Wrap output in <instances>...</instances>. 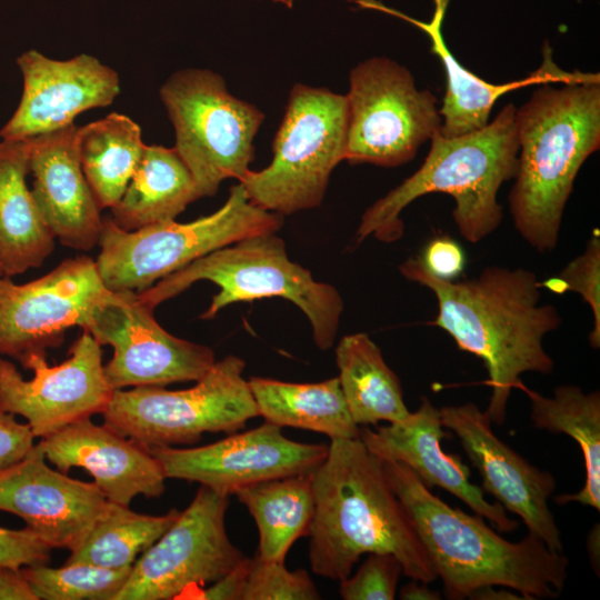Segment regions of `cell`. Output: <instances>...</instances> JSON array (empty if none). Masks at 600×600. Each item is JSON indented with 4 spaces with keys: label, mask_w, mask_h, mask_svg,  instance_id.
<instances>
[{
    "label": "cell",
    "mask_w": 600,
    "mask_h": 600,
    "mask_svg": "<svg viewBox=\"0 0 600 600\" xmlns=\"http://www.w3.org/2000/svg\"><path fill=\"white\" fill-rule=\"evenodd\" d=\"M408 280L434 294L438 313L431 324L446 331L460 350L480 358L492 390L486 410L491 422L502 424L513 388L526 372L550 374L554 361L543 338L559 329L554 306L540 303V282L534 272L490 266L476 278L453 281L431 274L419 257L400 264Z\"/></svg>",
    "instance_id": "obj_1"
},
{
    "label": "cell",
    "mask_w": 600,
    "mask_h": 600,
    "mask_svg": "<svg viewBox=\"0 0 600 600\" xmlns=\"http://www.w3.org/2000/svg\"><path fill=\"white\" fill-rule=\"evenodd\" d=\"M314 516L309 541L313 573L340 581L364 553L388 552L403 574L438 579L414 526L391 489L383 461L357 439H333L312 472Z\"/></svg>",
    "instance_id": "obj_2"
},
{
    "label": "cell",
    "mask_w": 600,
    "mask_h": 600,
    "mask_svg": "<svg viewBox=\"0 0 600 600\" xmlns=\"http://www.w3.org/2000/svg\"><path fill=\"white\" fill-rule=\"evenodd\" d=\"M387 480L407 510L447 599L462 600L494 586L518 591L526 600L557 598L568 578L569 560L537 536L503 539L476 514L452 508L407 466L383 461Z\"/></svg>",
    "instance_id": "obj_3"
},
{
    "label": "cell",
    "mask_w": 600,
    "mask_h": 600,
    "mask_svg": "<svg viewBox=\"0 0 600 600\" xmlns=\"http://www.w3.org/2000/svg\"><path fill=\"white\" fill-rule=\"evenodd\" d=\"M544 83L516 109L518 157L509 207L514 229L539 252L552 251L578 172L600 147V78Z\"/></svg>",
    "instance_id": "obj_4"
},
{
    "label": "cell",
    "mask_w": 600,
    "mask_h": 600,
    "mask_svg": "<svg viewBox=\"0 0 600 600\" xmlns=\"http://www.w3.org/2000/svg\"><path fill=\"white\" fill-rule=\"evenodd\" d=\"M516 107L504 106L483 128L456 137L440 131L420 168L361 216L359 244L368 237L393 242L403 234L401 212L418 198L447 193L454 200L453 221L467 241L477 243L494 232L503 217L498 192L514 176L518 157Z\"/></svg>",
    "instance_id": "obj_5"
},
{
    "label": "cell",
    "mask_w": 600,
    "mask_h": 600,
    "mask_svg": "<svg viewBox=\"0 0 600 600\" xmlns=\"http://www.w3.org/2000/svg\"><path fill=\"white\" fill-rule=\"evenodd\" d=\"M200 280L219 287L202 319H212L234 302L281 297L307 316L319 349H330L334 343L343 311L340 293L331 284L316 281L309 270L291 261L276 232L251 236L211 251L138 294L154 309Z\"/></svg>",
    "instance_id": "obj_6"
},
{
    "label": "cell",
    "mask_w": 600,
    "mask_h": 600,
    "mask_svg": "<svg viewBox=\"0 0 600 600\" xmlns=\"http://www.w3.org/2000/svg\"><path fill=\"white\" fill-rule=\"evenodd\" d=\"M282 223V216L253 204L238 182L218 210L190 222L171 220L127 231L104 217L96 263L110 291L141 292L211 251L277 232Z\"/></svg>",
    "instance_id": "obj_7"
},
{
    "label": "cell",
    "mask_w": 600,
    "mask_h": 600,
    "mask_svg": "<svg viewBox=\"0 0 600 600\" xmlns=\"http://www.w3.org/2000/svg\"><path fill=\"white\" fill-rule=\"evenodd\" d=\"M346 94L296 83L272 142V160L239 181L256 206L280 216L321 204L333 169L344 160Z\"/></svg>",
    "instance_id": "obj_8"
},
{
    "label": "cell",
    "mask_w": 600,
    "mask_h": 600,
    "mask_svg": "<svg viewBox=\"0 0 600 600\" xmlns=\"http://www.w3.org/2000/svg\"><path fill=\"white\" fill-rule=\"evenodd\" d=\"M174 129V149L188 167L200 198L214 196L227 179L251 170L253 140L264 121L254 104L234 97L209 69L187 68L159 90Z\"/></svg>",
    "instance_id": "obj_9"
},
{
    "label": "cell",
    "mask_w": 600,
    "mask_h": 600,
    "mask_svg": "<svg viewBox=\"0 0 600 600\" xmlns=\"http://www.w3.org/2000/svg\"><path fill=\"white\" fill-rule=\"evenodd\" d=\"M244 367V360L229 354L189 389L113 390L101 413L104 424L147 450L194 444L206 432H237L259 417Z\"/></svg>",
    "instance_id": "obj_10"
},
{
    "label": "cell",
    "mask_w": 600,
    "mask_h": 600,
    "mask_svg": "<svg viewBox=\"0 0 600 600\" xmlns=\"http://www.w3.org/2000/svg\"><path fill=\"white\" fill-rule=\"evenodd\" d=\"M344 160L392 168L412 160L441 128L438 99L387 57L368 58L349 73Z\"/></svg>",
    "instance_id": "obj_11"
},
{
    "label": "cell",
    "mask_w": 600,
    "mask_h": 600,
    "mask_svg": "<svg viewBox=\"0 0 600 600\" xmlns=\"http://www.w3.org/2000/svg\"><path fill=\"white\" fill-rule=\"evenodd\" d=\"M229 494L201 486L170 528L131 567L114 600H171L217 581L246 556L228 537Z\"/></svg>",
    "instance_id": "obj_12"
},
{
    "label": "cell",
    "mask_w": 600,
    "mask_h": 600,
    "mask_svg": "<svg viewBox=\"0 0 600 600\" xmlns=\"http://www.w3.org/2000/svg\"><path fill=\"white\" fill-rule=\"evenodd\" d=\"M153 310L132 290H109L91 309L82 329L112 347L103 371L113 390L196 382L214 364L211 348L169 333Z\"/></svg>",
    "instance_id": "obj_13"
},
{
    "label": "cell",
    "mask_w": 600,
    "mask_h": 600,
    "mask_svg": "<svg viewBox=\"0 0 600 600\" xmlns=\"http://www.w3.org/2000/svg\"><path fill=\"white\" fill-rule=\"evenodd\" d=\"M96 260L64 259L44 276L14 283L0 276V357L21 363L47 353L69 328H82L91 309L107 294Z\"/></svg>",
    "instance_id": "obj_14"
},
{
    "label": "cell",
    "mask_w": 600,
    "mask_h": 600,
    "mask_svg": "<svg viewBox=\"0 0 600 600\" xmlns=\"http://www.w3.org/2000/svg\"><path fill=\"white\" fill-rule=\"evenodd\" d=\"M69 353L53 367L47 353L31 356L22 366L33 371L29 380L0 357V412L23 417L36 438L102 413L113 393L104 376L101 346L87 330Z\"/></svg>",
    "instance_id": "obj_15"
},
{
    "label": "cell",
    "mask_w": 600,
    "mask_h": 600,
    "mask_svg": "<svg viewBox=\"0 0 600 600\" xmlns=\"http://www.w3.org/2000/svg\"><path fill=\"white\" fill-rule=\"evenodd\" d=\"M148 451L167 479L198 482L230 496L261 481L312 472L327 457L328 446L293 441L280 427L264 421L207 446Z\"/></svg>",
    "instance_id": "obj_16"
},
{
    "label": "cell",
    "mask_w": 600,
    "mask_h": 600,
    "mask_svg": "<svg viewBox=\"0 0 600 600\" xmlns=\"http://www.w3.org/2000/svg\"><path fill=\"white\" fill-rule=\"evenodd\" d=\"M444 428L460 440L478 470L481 489L507 510L516 513L528 531L551 550L562 551L561 532L548 500L556 489L554 477L501 441L492 431L490 417L473 402L440 408Z\"/></svg>",
    "instance_id": "obj_17"
},
{
    "label": "cell",
    "mask_w": 600,
    "mask_h": 600,
    "mask_svg": "<svg viewBox=\"0 0 600 600\" xmlns=\"http://www.w3.org/2000/svg\"><path fill=\"white\" fill-rule=\"evenodd\" d=\"M23 79L19 104L0 129L3 140H22L73 123L92 108L110 106L120 93L116 70L87 53L54 60L34 49L17 58Z\"/></svg>",
    "instance_id": "obj_18"
},
{
    "label": "cell",
    "mask_w": 600,
    "mask_h": 600,
    "mask_svg": "<svg viewBox=\"0 0 600 600\" xmlns=\"http://www.w3.org/2000/svg\"><path fill=\"white\" fill-rule=\"evenodd\" d=\"M108 504L94 482L51 469L38 444L0 472V510L21 518L52 549L79 546Z\"/></svg>",
    "instance_id": "obj_19"
},
{
    "label": "cell",
    "mask_w": 600,
    "mask_h": 600,
    "mask_svg": "<svg viewBox=\"0 0 600 600\" xmlns=\"http://www.w3.org/2000/svg\"><path fill=\"white\" fill-rule=\"evenodd\" d=\"M443 431L440 409L428 398L403 420L372 430L360 428L359 439L382 461L400 462L410 468L429 489L440 487L471 510L488 519L499 532H511L518 522L507 516L498 502H489L481 487L470 481V469L458 456L448 454L441 441Z\"/></svg>",
    "instance_id": "obj_20"
},
{
    "label": "cell",
    "mask_w": 600,
    "mask_h": 600,
    "mask_svg": "<svg viewBox=\"0 0 600 600\" xmlns=\"http://www.w3.org/2000/svg\"><path fill=\"white\" fill-rule=\"evenodd\" d=\"M360 9L379 11L401 19L424 32L431 42V52L441 61L447 79L446 93L439 108L440 133L456 137L483 128L489 122L491 110L506 93L544 83H572L599 79V73L562 70L552 59V49L544 43L543 60L539 69L528 77L506 83L487 82L462 66L448 48L442 26L450 0H433L434 9L429 21L418 20L379 0H352Z\"/></svg>",
    "instance_id": "obj_21"
},
{
    "label": "cell",
    "mask_w": 600,
    "mask_h": 600,
    "mask_svg": "<svg viewBox=\"0 0 600 600\" xmlns=\"http://www.w3.org/2000/svg\"><path fill=\"white\" fill-rule=\"evenodd\" d=\"M38 447L58 470L89 472L111 502L129 507L139 494L159 498L166 490L163 470L146 448L90 418L42 438Z\"/></svg>",
    "instance_id": "obj_22"
},
{
    "label": "cell",
    "mask_w": 600,
    "mask_h": 600,
    "mask_svg": "<svg viewBox=\"0 0 600 600\" xmlns=\"http://www.w3.org/2000/svg\"><path fill=\"white\" fill-rule=\"evenodd\" d=\"M77 129L72 123L28 138L29 173L31 194L54 238L89 251L99 242L103 217L81 168Z\"/></svg>",
    "instance_id": "obj_23"
},
{
    "label": "cell",
    "mask_w": 600,
    "mask_h": 600,
    "mask_svg": "<svg viewBox=\"0 0 600 600\" xmlns=\"http://www.w3.org/2000/svg\"><path fill=\"white\" fill-rule=\"evenodd\" d=\"M27 139L0 140V266L13 277L39 268L54 248V236L46 224L27 186Z\"/></svg>",
    "instance_id": "obj_24"
},
{
    "label": "cell",
    "mask_w": 600,
    "mask_h": 600,
    "mask_svg": "<svg viewBox=\"0 0 600 600\" xmlns=\"http://www.w3.org/2000/svg\"><path fill=\"white\" fill-rule=\"evenodd\" d=\"M194 180L174 148L147 146L111 219L123 230L174 220L198 200Z\"/></svg>",
    "instance_id": "obj_25"
},
{
    "label": "cell",
    "mask_w": 600,
    "mask_h": 600,
    "mask_svg": "<svg viewBox=\"0 0 600 600\" xmlns=\"http://www.w3.org/2000/svg\"><path fill=\"white\" fill-rule=\"evenodd\" d=\"M248 386L266 422L323 433L330 440L359 438L360 428L349 412L338 377L314 383L252 377Z\"/></svg>",
    "instance_id": "obj_26"
},
{
    "label": "cell",
    "mask_w": 600,
    "mask_h": 600,
    "mask_svg": "<svg viewBox=\"0 0 600 600\" xmlns=\"http://www.w3.org/2000/svg\"><path fill=\"white\" fill-rule=\"evenodd\" d=\"M339 383L358 426L403 420L410 411L401 382L367 333L344 336L336 348Z\"/></svg>",
    "instance_id": "obj_27"
},
{
    "label": "cell",
    "mask_w": 600,
    "mask_h": 600,
    "mask_svg": "<svg viewBox=\"0 0 600 600\" xmlns=\"http://www.w3.org/2000/svg\"><path fill=\"white\" fill-rule=\"evenodd\" d=\"M312 472L261 481L234 492L257 524V553L262 558L284 561L293 543L308 537L314 516Z\"/></svg>",
    "instance_id": "obj_28"
},
{
    "label": "cell",
    "mask_w": 600,
    "mask_h": 600,
    "mask_svg": "<svg viewBox=\"0 0 600 600\" xmlns=\"http://www.w3.org/2000/svg\"><path fill=\"white\" fill-rule=\"evenodd\" d=\"M530 399V418L538 429L571 437L580 447L586 469L584 486L577 493L557 496L558 504L579 502L600 509V392L578 386L557 387L552 397L520 386Z\"/></svg>",
    "instance_id": "obj_29"
},
{
    "label": "cell",
    "mask_w": 600,
    "mask_h": 600,
    "mask_svg": "<svg viewBox=\"0 0 600 600\" xmlns=\"http://www.w3.org/2000/svg\"><path fill=\"white\" fill-rule=\"evenodd\" d=\"M77 150L83 174L101 210L121 199L142 157L141 128L130 117L112 112L78 127Z\"/></svg>",
    "instance_id": "obj_30"
},
{
    "label": "cell",
    "mask_w": 600,
    "mask_h": 600,
    "mask_svg": "<svg viewBox=\"0 0 600 600\" xmlns=\"http://www.w3.org/2000/svg\"><path fill=\"white\" fill-rule=\"evenodd\" d=\"M179 511L150 516L109 501L86 538L70 551L66 563H90L119 570L131 568L138 556L152 546L176 521Z\"/></svg>",
    "instance_id": "obj_31"
},
{
    "label": "cell",
    "mask_w": 600,
    "mask_h": 600,
    "mask_svg": "<svg viewBox=\"0 0 600 600\" xmlns=\"http://www.w3.org/2000/svg\"><path fill=\"white\" fill-rule=\"evenodd\" d=\"M21 569L38 600H114L131 570L81 562L60 568L33 564Z\"/></svg>",
    "instance_id": "obj_32"
},
{
    "label": "cell",
    "mask_w": 600,
    "mask_h": 600,
    "mask_svg": "<svg viewBox=\"0 0 600 600\" xmlns=\"http://www.w3.org/2000/svg\"><path fill=\"white\" fill-rule=\"evenodd\" d=\"M321 599L304 569L289 570L284 561L268 560L256 552L247 560L241 600H317Z\"/></svg>",
    "instance_id": "obj_33"
},
{
    "label": "cell",
    "mask_w": 600,
    "mask_h": 600,
    "mask_svg": "<svg viewBox=\"0 0 600 600\" xmlns=\"http://www.w3.org/2000/svg\"><path fill=\"white\" fill-rule=\"evenodd\" d=\"M551 292H576L589 304L593 326L589 334L592 348L600 347V239L592 236L583 252L571 260L556 277L542 283Z\"/></svg>",
    "instance_id": "obj_34"
},
{
    "label": "cell",
    "mask_w": 600,
    "mask_h": 600,
    "mask_svg": "<svg viewBox=\"0 0 600 600\" xmlns=\"http://www.w3.org/2000/svg\"><path fill=\"white\" fill-rule=\"evenodd\" d=\"M401 573L394 554L371 552L352 577L340 580L339 592L344 600H393Z\"/></svg>",
    "instance_id": "obj_35"
},
{
    "label": "cell",
    "mask_w": 600,
    "mask_h": 600,
    "mask_svg": "<svg viewBox=\"0 0 600 600\" xmlns=\"http://www.w3.org/2000/svg\"><path fill=\"white\" fill-rule=\"evenodd\" d=\"M52 547L28 528L0 527V566L26 567L47 564Z\"/></svg>",
    "instance_id": "obj_36"
},
{
    "label": "cell",
    "mask_w": 600,
    "mask_h": 600,
    "mask_svg": "<svg viewBox=\"0 0 600 600\" xmlns=\"http://www.w3.org/2000/svg\"><path fill=\"white\" fill-rule=\"evenodd\" d=\"M419 259L431 274L443 280L457 278L466 262L461 246L448 236L429 241Z\"/></svg>",
    "instance_id": "obj_37"
},
{
    "label": "cell",
    "mask_w": 600,
    "mask_h": 600,
    "mask_svg": "<svg viewBox=\"0 0 600 600\" xmlns=\"http://www.w3.org/2000/svg\"><path fill=\"white\" fill-rule=\"evenodd\" d=\"M34 438L27 423L0 412V472L21 461L33 449Z\"/></svg>",
    "instance_id": "obj_38"
},
{
    "label": "cell",
    "mask_w": 600,
    "mask_h": 600,
    "mask_svg": "<svg viewBox=\"0 0 600 600\" xmlns=\"http://www.w3.org/2000/svg\"><path fill=\"white\" fill-rule=\"evenodd\" d=\"M246 557L233 570L211 582L209 587L198 590L193 599L203 600H241L247 572Z\"/></svg>",
    "instance_id": "obj_39"
},
{
    "label": "cell",
    "mask_w": 600,
    "mask_h": 600,
    "mask_svg": "<svg viewBox=\"0 0 600 600\" xmlns=\"http://www.w3.org/2000/svg\"><path fill=\"white\" fill-rule=\"evenodd\" d=\"M21 568L0 566V600H38Z\"/></svg>",
    "instance_id": "obj_40"
},
{
    "label": "cell",
    "mask_w": 600,
    "mask_h": 600,
    "mask_svg": "<svg viewBox=\"0 0 600 600\" xmlns=\"http://www.w3.org/2000/svg\"><path fill=\"white\" fill-rule=\"evenodd\" d=\"M428 583L411 579L400 589L402 600H440L441 593L427 587Z\"/></svg>",
    "instance_id": "obj_41"
},
{
    "label": "cell",
    "mask_w": 600,
    "mask_h": 600,
    "mask_svg": "<svg viewBox=\"0 0 600 600\" xmlns=\"http://www.w3.org/2000/svg\"><path fill=\"white\" fill-rule=\"evenodd\" d=\"M504 587L496 589L494 586H488L474 590L468 598L474 600H526L522 594L510 592Z\"/></svg>",
    "instance_id": "obj_42"
},
{
    "label": "cell",
    "mask_w": 600,
    "mask_h": 600,
    "mask_svg": "<svg viewBox=\"0 0 600 600\" xmlns=\"http://www.w3.org/2000/svg\"><path fill=\"white\" fill-rule=\"evenodd\" d=\"M596 547H599V524L598 523L590 531L587 539L588 553L590 556L593 568H597L596 561L599 564V558L596 556Z\"/></svg>",
    "instance_id": "obj_43"
},
{
    "label": "cell",
    "mask_w": 600,
    "mask_h": 600,
    "mask_svg": "<svg viewBox=\"0 0 600 600\" xmlns=\"http://www.w3.org/2000/svg\"><path fill=\"white\" fill-rule=\"evenodd\" d=\"M276 3H280V4H283L284 7H287L288 9H292L293 8V4L297 0H271Z\"/></svg>",
    "instance_id": "obj_44"
},
{
    "label": "cell",
    "mask_w": 600,
    "mask_h": 600,
    "mask_svg": "<svg viewBox=\"0 0 600 600\" xmlns=\"http://www.w3.org/2000/svg\"><path fill=\"white\" fill-rule=\"evenodd\" d=\"M0 276H3V273H2V269H1V266H0Z\"/></svg>",
    "instance_id": "obj_45"
}]
</instances>
